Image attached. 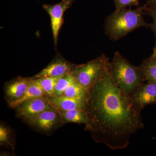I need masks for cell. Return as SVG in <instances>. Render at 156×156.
Instances as JSON below:
<instances>
[{"label":"cell","mask_w":156,"mask_h":156,"mask_svg":"<svg viewBox=\"0 0 156 156\" xmlns=\"http://www.w3.org/2000/svg\"><path fill=\"white\" fill-rule=\"evenodd\" d=\"M86 130L96 142L112 150L126 148L131 136L144 128L140 110L129 95L117 87L109 69L89 91Z\"/></svg>","instance_id":"cell-1"},{"label":"cell","mask_w":156,"mask_h":156,"mask_svg":"<svg viewBox=\"0 0 156 156\" xmlns=\"http://www.w3.org/2000/svg\"><path fill=\"white\" fill-rule=\"evenodd\" d=\"M145 5L136 9H124L115 10L105 19V31L110 40L117 41L140 27H150V23L145 22L144 17Z\"/></svg>","instance_id":"cell-2"},{"label":"cell","mask_w":156,"mask_h":156,"mask_svg":"<svg viewBox=\"0 0 156 156\" xmlns=\"http://www.w3.org/2000/svg\"><path fill=\"white\" fill-rule=\"evenodd\" d=\"M109 72L115 85L127 95L144 82L139 68L130 63L118 51L110 62Z\"/></svg>","instance_id":"cell-3"},{"label":"cell","mask_w":156,"mask_h":156,"mask_svg":"<svg viewBox=\"0 0 156 156\" xmlns=\"http://www.w3.org/2000/svg\"><path fill=\"white\" fill-rule=\"evenodd\" d=\"M110 62L108 57L102 54L85 64L79 65L71 74L79 83L89 91L108 69Z\"/></svg>","instance_id":"cell-4"},{"label":"cell","mask_w":156,"mask_h":156,"mask_svg":"<svg viewBox=\"0 0 156 156\" xmlns=\"http://www.w3.org/2000/svg\"><path fill=\"white\" fill-rule=\"evenodd\" d=\"M75 0H61L55 5L44 4L43 8L49 14L51 20V27L55 45L58 41V34L63 22V14Z\"/></svg>","instance_id":"cell-5"},{"label":"cell","mask_w":156,"mask_h":156,"mask_svg":"<svg viewBox=\"0 0 156 156\" xmlns=\"http://www.w3.org/2000/svg\"><path fill=\"white\" fill-rule=\"evenodd\" d=\"M129 95L135 106L142 111L147 105L156 104V83H144Z\"/></svg>","instance_id":"cell-6"},{"label":"cell","mask_w":156,"mask_h":156,"mask_svg":"<svg viewBox=\"0 0 156 156\" xmlns=\"http://www.w3.org/2000/svg\"><path fill=\"white\" fill-rule=\"evenodd\" d=\"M61 119L58 111L52 107L31 117L26 121L30 125L39 130L48 131L56 127Z\"/></svg>","instance_id":"cell-7"},{"label":"cell","mask_w":156,"mask_h":156,"mask_svg":"<svg viewBox=\"0 0 156 156\" xmlns=\"http://www.w3.org/2000/svg\"><path fill=\"white\" fill-rule=\"evenodd\" d=\"M46 97L32 98L20 104L16 108L17 115L27 120L46 110L52 108Z\"/></svg>","instance_id":"cell-8"},{"label":"cell","mask_w":156,"mask_h":156,"mask_svg":"<svg viewBox=\"0 0 156 156\" xmlns=\"http://www.w3.org/2000/svg\"><path fill=\"white\" fill-rule=\"evenodd\" d=\"M79 66L70 63L64 59L59 58L53 61L47 67L36 75L31 79L44 77H58L72 73Z\"/></svg>","instance_id":"cell-9"},{"label":"cell","mask_w":156,"mask_h":156,"mask_svg":"<svg viewBox=\"0 0 156 156\" xmlns=\"http://www.w3.org/2000/svg\"><path fill=\"white\" fill-rule=\"evenodd\" d=\"M46 98L50 106L59 110H69L77 108L85 110L87 106V100L76 99L63 95L58 97L47 96Z\"/></svg>","instance_id":"cell-10"},{"label":"cell","mask_w":156,"mask_h":156,"mask_svg":"<svg viewBox=\"0 0 156 156\" xmlns=\"http://www.w3.org/2000/svg\"><path fill=\"white\" fill-rule=\"evenodd\" d=\"M31 78H19L9 83L5 89L6 97L9 103L22 97L28 89Z\"/></svg>","instance_id":"cell-11"},{"label":"cell","mask_w":156,"mask_h":156,"mask_svg":"<svg viewBox=\"0 0 156 156\" xmlns=\"http://www.w3.org/2000/svg\"><path fill=\"white\" fill-rule=\"evenodd\" d=\"M61 117V119L65 122L83 124L87 126L89 119L86 110L82 109H74L69 110H57Z\"/></svg>","instance_id":"cell-12"},{"label":"cell","mask_w":156,"mask_h":156,"mask_svg":"<svg viewBox=\"0 0 156 156\" xmlns=\"http://www.w3.org/2000/svg\"><path fill=\"white\" fill-rule=\"evenodd\" d=\"M138 68L144 82L156 83V58L150 56Z\"/></svg>","instance_id":"cell-13"},{"label":"cell","mask_w":156,"mask_h":156,"mask_svg":"<svg viewBox=\"0 0 156 156\" xmlns=\"http://www.w3.org/2000/svg\"><path fill=\"white\" fill-rule=\"evenodd\" d=\"M45 96H46V93L42 88L31 80L28 89L22 97L18 100L10 102L9 105L11 107L16 108L20 104L26 101L36 98L44 97Z\"/></svg>","instance_id":"cell-14"},{"label":"cell","mask_w":156,"mask_h":156,"mask_svg":"<svg viewBox=\"0 0 156 156\" xmlns=\"http://www.w3.org/2000/svg\"><path fill=\"white\" fill-rule=\"evenodd\" d=\"M62 76H63L58 77H44L36 79H31V81L42 88L46 93V96L52 97L54 94V89L56 83Z\"/></svg>","instance_id":"cell-15"},{"label":"cell","mask_w":156,"mask_h":156,"mask_svg":"<svg viewBox=\"0 0 156 156\" xmlns=\"http://www.w3.org/2000/svg\"><path fill=\"white\" fill-rule=\"evenodd\" d=\"M88 94L89 91L76 81L68 87L62 95L76 99L87 100Z\"/></svg>","instance_id":"cell-16"},{"label":"cell","mask_w":156,"mask_h":156,"mask_svg":"<svg viewBox=\"0 0 156 156\" xmlns=\"http://www.w3.org/2000/svg\"><path fill=\"white\" fill-rule=\"evenodd\" d=\"M76 81L72 74H69L60 78L56 83L52 97L62 96L66 89Z\"/></svg>","instance_id":"cell-17"},{"label":"cell","mask_w":156,"mask_h":156,"mask_svg":"<svg viewBox=\"0 0 156 156\" xmlns=\"http://www.w3.org/2000/svg\"><path fill=\"white\" fill-rule=\"evenodd\" d=\"M140 0H113L116 11L126 9L127 7L137 6Z\"/></svg>","instance_id":"cell-18"},{"label":"cell","mask_w":156,"mask_h":156,"mask_svg":"<svg viewBox=\"0 0 156 156\" xmlns=\"http://www.w3.org/2000/svg\"><path fill=\"white\" fill-rule=\"evenodd\" d=\"M145 13L152 18L153 23L150 24L149 28L153 31L156 37V6L147 8L145 6Z\"/></svg>","instance_id":"cell-19"},{"label":"cell","mask_w":156,"mask_h":156,"mask_svg":"<svg viewBox=\"0 0 156 156\" xmlns=\"http://www.w3.org/2000/svg\"><path fill=\"white\" fill-rule=\"evenodd\" d=\"M10 138V133L8 128L2 124L0 126V143L1 145L3 144L9 143Z\"/></svg>","instance_id":"cell-20"},{"label":"cell","mask_w":156,"mask_h":156,"mask_svg":"<svg viewBox=\"0 0 156 156\" xmlns=\"http://www.w3.org/2000/svg\"><path fill=\"white\" fill-rule=\"evenodd\" d=\"M144 5L147 8L155 7L156 6V0H146V4Z\"/></svg>","instance_id":"cell-21"},{"label":"cell","mask_w":156,"mask_h":156,"mask_svg":"<svg viewBox=\"0 0 156 156\" xmlns=\"http://www.w3.org/2000/svg\"><path fill=\"white\" fill-rule=\"evenodd\" d=\"M152 58H156V41L155 45L154 48L153 53L152 54L151 56H150Z\"/></svg>","instance_id":"cell-22"}]
</instances>
